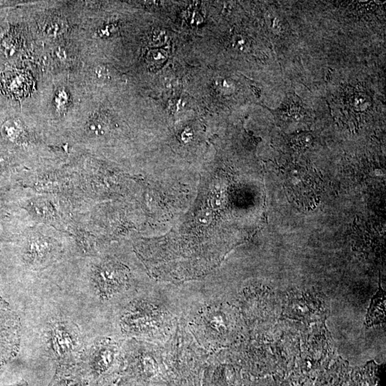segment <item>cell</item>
Listing matches in <instances>:
<instances>
[{
	"mask_svg": "<svg viewBox=\"0 0 386 386\" xmlns=\"http://www.w3.org/2000/svg\"><path fill=\"white\" fill-rule=\"evenodd\" d=\"M95 75H97V78L100 79V80H105L109 75V71L105 67L99 66L97 67L95 69Z\"/></svg>",
	"mask_w": 386,
	"mask_h": 386,
	"instance_id": "8fae6325",
	"label": "cell"
},
{
	"mask_svg": "<svg viewBox=\"0 0 386 386\" xmlns=\"http://www.w3.org/2000/svg\"><path fill=\"white\" fill-rule=\"evenodd\" d=\"M20 340V322L10 310L0 307V361L15 354Z\"/></svg>",
	"mask_w": 386,
	"mask_h": 386,
	"instance_id": "7a4b0ae2",
	"label": "cell"
},
{
	"mask_svg": "<svg viewBox=\"0 0 386 386\" xmlns=\"http://www.w3.org/2000/svg\"><path fill=\"white\" fill-rule=\"evenodd\" d=\"M44 346L49 358L57 362L70 361L81 353L80 330L73 322L56 320L48 324L44 334Z\"/></svg>",
	"mask_w": 386,
	"mask_h": 386,
	"instance_id": "6da1fadb",
	"label": "cell"
},
{
	"mask_svg": "<svg viewBox=\"0 0 386 386\" xmlns=\"http://www.w3.org/2000/svg\"><path fill=\"white\" fill-rule=\"evenodd\" d=\"M105 129L106 122L102 116H95L87 123V131L94 135H102L105 132Z\"/></svg>",
	"mask_w": 386,
	"mask_h": 386,
	"instance_id": "52a82bcc",
	"label": "cell"
},
{
	"mask_svg": "<svg viewBox=\"0 0 386 386\" xmlns=\"http://www.w3.org/2000/svg\"><path fill=\"white\" fill-rule=\"evenodd\" d=\"M26 255L31 265L44 266L56 257V248L44 238H34L29 243Z\"/></svg>",
	"mask_w": 386,
	"mask_h": 386,
	"instance_id": "277c9868",
	"label": "cell"
},
{
	"mask_svg": "<svg viewBox=\"0 0 386 386\" xmlns=\"http://www.w3.org/2000/svg\"><path fill=\"white\" fill-rule=\"evenodd\" d=\"M3 133L8 140L16 141L24 133L21 122L18 120H8L3 125Z\"/></svg>",
	"mask_w": 386,
	"mask_h": 386,
	"instance_id": "8992f818",
	"label": "cell"
},
{
	"mask_svg": "<svg viewBox=\"0 0 386 386\" xmlns=\"http://www.w3.org/2000/svg\"><path fill=\"white\" fill-rule=\"evenodd\" d=\"M93 282L100 298H108L124 286V271L116 265L99 266L94 270Z\"/></svg>",
	"mask_w": 386,
	"mask_h": 386,
	"instance_id": "3957f363",
	"label": "cell"
},
{
	"mask_svg": "<svg viewBox=\"0 0 386 386\" xmlns=\"http://www.w3.org/2000/svg\"><path fill=\"white\" fill-rule=\"evenodd\" d=\"M66 29V23L61 19L51 20L47 26V33L50 36H57L62 34Z\"/></svg>",
	"mask_w": 386,
	"mask_h": 386,
	"instance_id": "ba28073f",
	"label": "cell"
},
{
	"mask_svg": "<svg viewBox=\"0 0 386 386\" xmlns=\"http://www.w3.org/2000/svg\"><path fill=\"white\" fill-rule=\"evenodd\" d=\"M152 40L155 44H162L166 41V32L160 30H154L152 34Z\"/></svg>",
	"mask_w": 386,
	"mask_h": 386,
	"instance_id": "30bf717a",
	"label": "cell"
},
{
	"mask_svg": "<svg viewBox=\"0 0 386 386\" xmlns=\"http://www.w3.org/2000/svg\"><path fill=\"white\" fill-rule=\"evenodd\" d=\"M150 59L152 60V64L160 65L166 59V52L160 49L152 50L150 52Z\"/></svg>",
	"mask_w": 386,
	"mask_h": 386,
	"instance_id": "9c48e42d",
	"label": "cell"
},
{
	"mask_svg": "<svg viewBox=\"0 0 386 386\" xmlns=\"http://www.w3.org/2000/svg\"><path fill=\"white\" fill-rule=\"evenodd\" d=\"M380 292L377 293L376 296L374 297L372 300V303L370 305V309L368 315L366 317L367 325L372 326L375 324L380 323L379 320L377 311L379 315L382 319H384V313H385V293L382 292L381 288H380Z\"/></svg>",
	"mask_w": 386,
	"mask_h": 386,
	"instance_id": "5b68a950",
	"label": "cell"
}]
</instances>
